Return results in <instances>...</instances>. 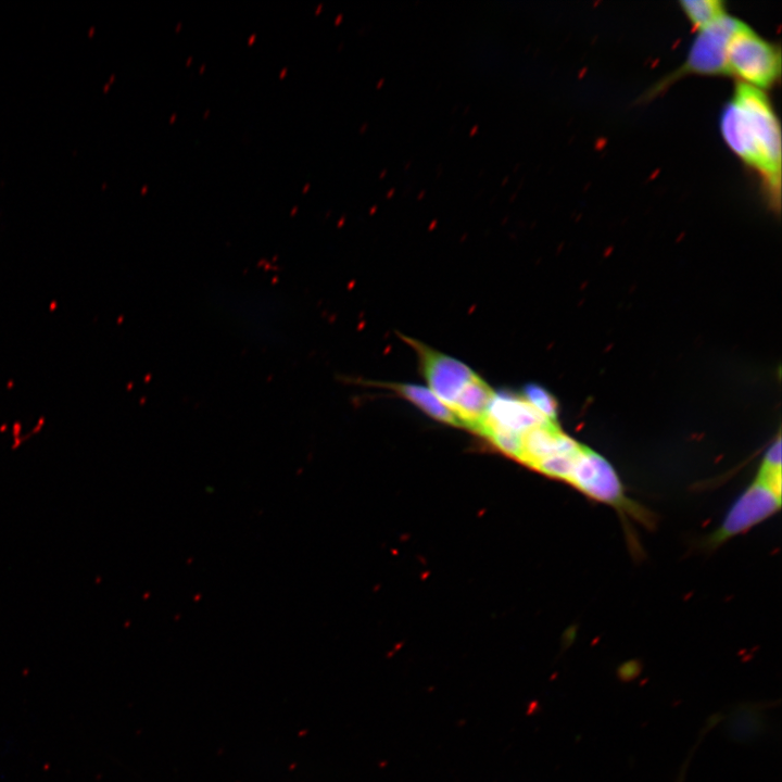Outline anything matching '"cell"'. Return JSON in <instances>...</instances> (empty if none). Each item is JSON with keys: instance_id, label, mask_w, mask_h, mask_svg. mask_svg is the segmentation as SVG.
I'll return each mask as SVG.
<instances>
[{"instance_id": "6", "label": "cell", "mask_w": 782, "mask_h": 782, "mask_svg": "<svg viewBox=\"0 0 782 782\" xmlns=\"http://www.w3.org/2000/svg\"><path fill=\"white\" fill-rule=\"evenodd\" d=\"M547 420L551 419L541 415L524 399L506 393H494L478 432L482 428L491 427L521 434Z\"/></svg>"}, {"instance_id": "11", "label": "cell", "mask_w": 782, "mask_h": 782, "mask_svg": "<svg viewBox=\"0 0 782 782\" xmlns=\"http://www.w3.org/2000/svg\"><path fill=\"white\" fill-rule=\"evenodd\" d=\"M757 478L781 490V440L780 437L767 450L756 474Z\"/></svg>"}, {"instance_id": "8", "label": "cell", "mask_w": 782, "mask_h": 782, "mask_svg": "<svg viewBox=\"0 0 782 782\" xmlns=\"http://www.w3.org/2000/svg\"><path fill=\"white\" fill-rule=\"evenodd\" d=\"M494 393L490 386L475 374L463 388L450 409L461 426H467L478 431L485 418Z\"/></svg>"}, {"instance_id": "9", "label": "cell", "mask_w": 782, "mask_h": 782, "mask_svg": "<svg viewBox=\"0 0 782 782\" xmlns=\"http://www.w3.org/2000/svg\"><path fill=\"white\" fill-rule=\"evenodd\" d=\"M386 386L412 402L428 416L445 424L459 425L451 409L430 389L412 383H388Z\"/></svg>"}, {"instance_id": "13", "label": "cell", "mask_w": 782, "mask_h": 782, "mask_svg": "<svg viewBox=\"0 0 782 782\" xmlns=\"http://www.w3.org/2000/svg\"><path fill=\"white\" fill-rule=\"evenodd\" d=\"M479 432L484 434L499 450L518 458L520 452V434L491 427L482 428Z\"/></svg>"}, {"instance_id": "1", "label": "cell", "mask_w": 782, "mask_h": 782, "mask_svg": "<svg viewBox=\"0 0 782 782\" xmlns=\"http://www.w3.org/2000/svg\"><path fill=\"white\" fill-rule=\"evenodd\" d=\"M721 135L729 148L764 178L779 204L781 181V134L767 96L740 81L720 119Z\"/></svg>"}, {"instance_id": "12", "label": "cell", "mask_w": 782, "mask_h": 782, "mask_svg": "<svg viewBox=\"0 0 782 782\" xmlns=\"http://www.w3.org/2000/svg\"><path fill=\"white\" fill-rule=\"evenodd\" d=\"M524 400L547 419L555 420L557 413L556 401L542 387L533 383L527 384L524 388Z\"/></svg>"}, {"instance_id": "2", "label": "cell", "mask_w": 782, "mask_h": 782, "mask_svg": "<svg viewBox=\"0 0 782 782\" xmlns=\"http://www.w3.org/2000/svg\"><path fill=\"white\" fill-rule=\"evenodd\" d=\"M729 74L756 88L771 87L780 77V50L742 23L727 47Z\"/></svg>"}, {"instance_id": "3", "label": "cell", "mask_w": 782, "mask_h": 782, "mask_svg": "<svg viewBox=\"0 0 782 782\" xmlns=\"http://www.w3.org/2000/svg\"><path fill=\"white\" fill-rule=\"evenodd\" d=\"M742 22L728 14L699 30L694 39L685 62L656 87H667L678 78L695 74L705 76L729 75L727 47L733 33Z\"/></svg>"}, {"instance_id": "7", "label": "cell", "mask_w": 782, "mask_h": 782, "mask_svg": "<svg viewBox=\"0 0 782 782\" xmlns=\"http://www.w3.org/2000/svg\"><path fill=\"white\" fill-rule=\"evenodd\" d=\"M581 444L565 434L555 420H547L520 434L519 461L531 468L553 455L570 453Z\"/></svg>"}, {"instance_id": "10", "label": "cell", "mask_w": 782, "mask_h": 782, "mask_svg": "<svg viewBox=\"0 0 782 782\" xmlns=\"http://www.w3.org/2000/svg\"><path fill=\"white\" fill-rule=\"evenodd\" d=\"M680 5L689 21L698 30L726 15L724 3L719 0H683Z\"/></svg>"}, {"instance_id": "4", "label": "cell", "mask_w": 782, "mask_h": 782, "mask_svg": "<svg viewBox=\"0 0 782 782\" xmlns=\"http://www.w3.org/2000/svg\"><path fill=\"white\" fill-rule=\"evenodd\" d=\"M781 490L755 477L732 504L720 526L708 537L706 544L718 547L779 512Z\"/></svg>"}, {"instance_id": "5", "label": "cell", "mask_w": 782, "mask_h": 782, "mask_svg": "<svg viewBox=\"0 0 782 782\" xmlns=\"http://www.w3.org/2000/svg\"><path fill=\"white\" fill-rule=\"evenodd\" d=\"M407 342L419 355L430 390L450 408L476 373L461 361L434 351L420 342L411 339H407Z\"/></svg>"}]
</instances>
